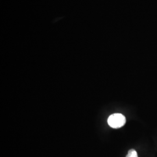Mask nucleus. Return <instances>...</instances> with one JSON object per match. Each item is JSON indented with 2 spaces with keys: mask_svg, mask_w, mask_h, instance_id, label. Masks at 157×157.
<instances>
[{
  "mask_svg": "<svg viewBox=\"0 0 157 157\" xmlns=\"http://www.w3.org/2000/svg\"><path fill=\"white\" fill-rule=\"evenodd\" d=\"M126 123V118L121 113L112 114L108 119V124L110 127L118 129L124 126Z\"/></svg>",
  "mask_w": 157,
  "mask_h": 157,
  "instance_id": "f257e3e1",
  "label": "nucleus"
},
{
  "mask_svg": "<svg viewBox=\"0 0 157 157\" xmlns=\"http://www.w3.org/2000/svg\"><path fill=\"white\" fill-rule=\"evenodd\" d=\"M126 157H138V155L136 151L134 149L130 150Z\"/></svg>",
  "mask_w": 157,
  "mask_h": 157,
  "instance_id": "f03ea898",
  "label": "nucleus"
}]
</instances>
